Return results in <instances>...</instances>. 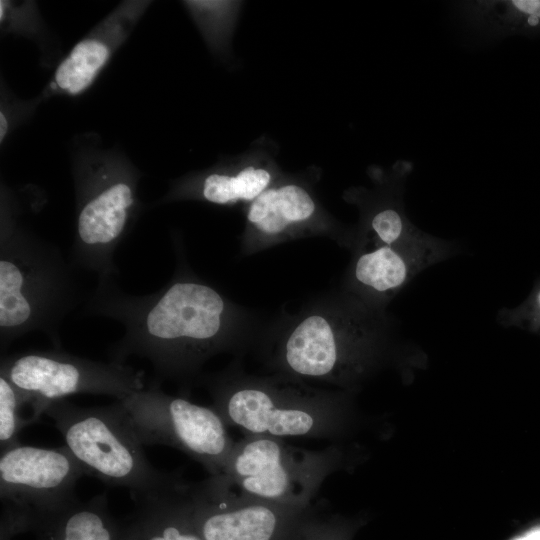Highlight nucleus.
<instances>
[{
    "instance_id": "obj_1",
    "label": "nucleus",
    "mask_w": 540,
    "mask_h": 540,
    "mask_svg": "<svg viewBox=\"0 0 540 540\" xmlns=\"http://www.w3.org/2000/svg\"><path fill=\"white\" fill-rule=\"evenodd\" d=\"M83 312L119 322L123 336L113 343L111 361L129 356L149 361L152 380L189 385L203 363L234 343V313L212 286L177 270L161 289L145 295L121 290L117 277L98 279Z\"/></svg>"
},
{
    "instance_id": "obj_2",
    "label": "nucleus",
    "mask_w": 540,
    "mask_h": 540,
    "mask_svg": "<svg viewBox=\"0 0 540 540\" xmlns=\"http://www.w3.org/2000/svg\"><path fill=\"white\" fill-rule=\"evenodd\" d=\"M75 267L60 249L12 223L0 234V348L19 337L44 333L61 349L60 328L81 300Z\"/></svg>"
},
{
    "instance_id": "obj_3",
    "label": "nucleus",
    "mask_w": 540,
    "mask_h": 540,
    "mask_svg": "<svg viewBox=\"0 0 540 540\" xmlns=\"http://www.w3.org/2000/svg\"><path fill=\"white\" fill-rule=\"evenodd\" d=\"M213 408L227 427L279 439H334L348 419L344 399L294 378L244 377L226 371L206 380Z\"/></svg>"
},
{
    "instance_id": "obj_4",
    "label": "nucleus",
    "mask_w": 540,
    "mask_h": 540,
    "mask_svg": "<svg viewBox=\"0 0 540 540\" xmlns=\"http://www.w3.org/2000/svg\"><path fill=\"white\" fill-rule=\"evenodd\" d=\"M44 414L53 420L86 475L128 489L135 501L184 480L180 472L151 465L117 400L107 406L81 407L63 399L51 403Z\"/></svg>"
},
{
    "instance_id": "obj_5",
    "label": "nucleus",
    "mask_w": 540,
    "mask_h": 540,
    "mask_svg": "<svg viewBox=\"0 0 540 540\" xmlns=\"http://www.w3.org/2000/svg\"><path fill=\"white\" fill-rule=\"evenodd\" d=\"M343 464L336 446L311 450L284 439L245 435L235 441L221 474L227 487L260 499L309 507L327 477Z\"/></svg>"
},
{
    "instance_id": "obj_6",
    "label": "nucleus",
    "mask_w": 540,
    "mask_h": 540,
    "mask_svg": "<svg viewBox=\"0 0 540 540\" xmlns=\"http://www.w3.org/2000/svg\"><path fill=\"white\" fill-rule=\"evenodd\" d=\"M143 445H164L183 452L210 474L222 473L235 441L213 406L169 395L151 380L142 390L117 400Z\"/></svg>"
},
{
    "instance_id": "obj_7",
    "label": "nucleus",
    "mask_w": 540,
    "mask_h": 540,
    "mask_svg": "<svg viewBox=\"0 0 540 540\" xmlns=\"http://www.w3.org/2000/svg\"><path fill=\"white\" fill-rule=\"evenodd\" d=\"M0 374L23 394L37 422L53 402L73 394L108 395L121 400L145 388L144 372L125 363L95 361L61 349L2 355Z\"/></svg>"
},
{
    "instance_id": "obj_8",
    "label": "nucleus",
    "mask_w": 540,
    "mask_h": 540,
    "mask_svg": "<svg viewBox=\"0 0 540 540\" xmlns=\"http://www.w3.org/2000/svg\"><path fill=\"white\" fill-rule=\"evenodd\" d=\"M192 518L203 540H299L320 515L235 491L215 476L189 483Z\"/></svg>"
},
{
    "instance_id": "obj_9",
    "label": "nucleus",
    "mask_w": 540,
    "mask_h": 540,
    "mask_svg": "<svg viewBox=\"0 0 540 540\" xmlns=\"http://www.w3.org/2000/svg\"><path fill=\"white\" fill-rule=\"evenodd\" d=\"M83 475L66 445L45 448L20 442L1 450L0 497L30 518L77 498L74 490Z\"/></svg>"
},
{
    "instance_id": "obj_10",
    "label": "nucleus",
    "mask_w": 540,
    "mask_h": 540,
    "mask_svg": "<svg viewBox=\"0 0 540 540\" xmlns=\"http://www.w3.org/2000/svg\"><path fill=\"white\" fill-rule=\"evenodd\" d=\"M273 361L286 376L341 384L360 365L353 339L325 314L307 316L294 327Z\"/></svg>"
},
{
    "instance_id": "obj_11",
    "label": "nucleus",
    "mask_w": 540,
    "mask_h": 540,
    "mask_svg": "<svg viewBox=\"0 0 540 540\" xmlns=\"http://www.w3.org/2000/svg\"><path fill=\"white\" fill-rule=\"evenodd\" d=\"M321 213L304 181L281 177L249 204L247 229L258 239L277 240L316 223Z\"/></svg>"
},
{
    "instance_id": "obj_12",
    "label": "nucleus",
    "mask_w": 540,
    "mask_h": 540,
    "mask_svg": "<svg viewBox=\"0 0 540 540\" xmlns=\"http://www.w3.org/2000/svg\"><path fill=\"white\" fill-rule=\"evenodd\" d=\"M275 157V148L260 143L239 156L232 167L206 174L194 190L217 205L251 203L282 177Z\"/></svg>"
},
{
    "instance_id": "obj_13",
    "label": "nucleus",
    "mask_w": 540,
    "mask_h": 540,
    "mask_svg": "<svg viewBox=\"0 0 540 540\" xmlns=\"http://www.w3.org/2000/svg\"><path fill=\"white\" fill-rule=\"evenodd\" d=\"M29 530L37 540H120L122 522L113 517L107 493L103 492L87 501L75 498L32 514Z\"/></svg>"
},
{
    "instance_id": "obj_14",
    "label": "nucleus",
    "mask_w": 540,
    "mask_h": 540,
    "mask_svg": "<svg viewBox=\"0 0 540 540\" xmlns=\"http://www.w3.org/2000/svg\"><path fill=\"white\" fill-rule=\"evenodd\" d=\"M188 482L136 501V510L122 522L120 540H203L194 524Z\"/></svg>"
},
{
    "instance_id": "obj_15",
    "label": "nucleus",
    "mask_w": 540,
    "mask_h": 540,
    "mask_svg": "<svg viewBox=\"0 0 540 540\" xmlns=\"http://www.w3.org/2000/svg\"><path fill=\"white\" fill-rule=\"evenodd\" d=\"M463 26L484 41L540 36V0H477L453 4Z\"/></svg>"
},
{
    "instance_id": "obj_16",
    "label": "nucleus",
    "mask_w": 540,
    "mask_h": 540,
    "mask_svg": "<svg viewBox=\"0 0 540 540\" xmlns=\"http://www.w3.org/2000/svg\"><path fill=\"white\" fill-rule=\"evenodd\" d=\"M409 266L392 246L383 245L361 255L355 265V277L370 289L385 293L402 286L407 280Z\"/></svg>"
},
{
    "instance_id": "obj_17",
    "label": "nucleus",
    "mask_w": 540,
    "mask_h": 540,
    "mask_svg": "<svg viewBox=\"0 0 540 540\" xmlns=\"http://www.w3.org/2000/svg\"><path fill=\"white\" fill-rule=\"evenodd\" d=\"M109 56V49L94 39L74 46L55 73L56 84L64 91L77 94L88 87Z\"/></svg>"
},
{
    "instance_id": "obj_18",
    "label": "nucleus",
    "mask_w": 540,
    "mask_h": 540,
    "mask_svg": "<svg viewBox=\"0 0 540 540\" xmlns=\"http://www.w3.org/2000/svg\"><path fill=\"white\" fill-rule=\"evenodd\" d=\"M27 405L23 394L4 375L0 374V446L1 450L17 445L19 433L32 424L29 417L22 414Z\"/></svg>"
},
{
    "instance_id": "obj_19",
    "label": "nucleus",
    "mask_w": 540,
    "mask_h": 540,
    "mask_svg": "<svg viewBox=\"0 0 540 540\" xmlns=\"http://www.w3.org/2000/svg\"><path fill=\"white\" fill-rule=\"evenodd\" d=\"M369 225L382 244L393 246L410 231V225L399 204L381 201L371 212Z\"/></svg>"
},
{
    "instance_id": "obj_20",
    "label": "nucleus",
    "mask_w": 540,
    "mask_h": 540,
    "mask_svg": "<svg viewBox=\"0 0 540 540\" xmlns=\"http://www.w3.org/2000/svg\"><path fill=\"white\" fill-rule=\"evenodd\" d=\"M348 535V527L343 520L320 514L299 540H347Z\"/></svg>"
},
{
    "instance_id": "obj_21",
    "label": "nucleus",
    "mask_w": 540,
    "mask_h": 540,
    "mask_svg": "<svg viewBox=\"0 0 540 540\" xmlns=\"http://www.w3.org/2000/svg\"><path fill=\"white\" fill-rule=\"evenodd\" d=\"M513 540H540V528L530 530Z\"/></svg>"
},
{
    "instance_id": "obj_22",
    "label": "nucleus",
    "mask_w": 540,
    "mask_h": 540,
    "mask_svg": "<svg viewBox=\"0 0 540 540\" xmlns=\"http://www.w3.org/2000/svg\"><path fill=\"white\" fill-rule=\"evenodd\" d=\"M7 120L3 113L0 114V139L3 140L6 132H7Z\"/></svg>"
},
{
    "instance_id": "obj_23",
    "label": "nucleus",
    "mask_w": 540,
    "mask_h": 540,
    "mask_svg": "<svg viewBox=\"0 0 540 540\" xmlns=\"http://www.w3.org/2000/svg\"><path fill=\"white\" fill-rule=\"evenodd\" d=\"M539 301H540V294H539Z\"/></svg>"
}]
</instances>
